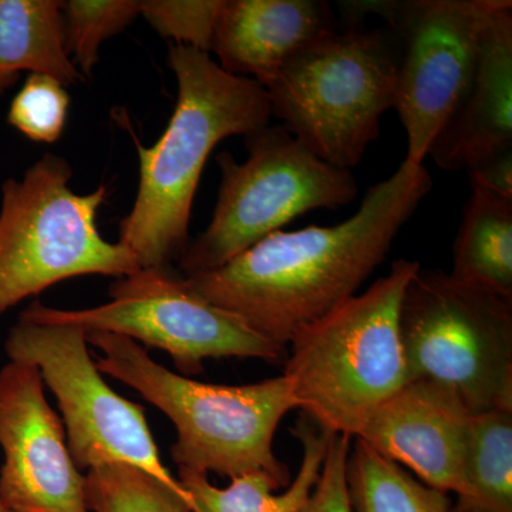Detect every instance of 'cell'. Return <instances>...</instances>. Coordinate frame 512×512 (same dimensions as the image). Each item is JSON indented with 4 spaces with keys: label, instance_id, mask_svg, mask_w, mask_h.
Wrapping results in <instances>:
<instances>
[{
    "label": "cell",
    "instance_id": "1",
    "mask_svg": "<svg viewBox=\"0 0 512 512\" xmlns=\"http://www.w3.org/2000/svg\"><path fill=\"white\" fill-rule=\"evenodd\" d=\"M433 188L427 168L402 163L333 227L278 231L215 271L184 276L192 292L286 348L303 328L356 295Z\"/></svg>",
    "mask_w": 512,
    "mask_h": 512
},
{
    "label": "cell",
    "instance_id": "2",
    "mask_svg": "<svg viewBox=\"0 0 512 512\" xmlns=\"http://www.w3.org/2000/svg\"><path fill=\"white\" fill-rule=\"evenodd\" d=\"M168 66L177 79V104L153 147L136 143V201L120 222L119 242L140 268L180 261L190 245L192 202L208 157L224 138L247 137L272 117L265 87L225 72L210 53L173 45Z\"/></svg>",
    "mask_w": 512,
    "mask_h": 512
},
{
    "label": "cell",
    "instance_id": "3",
    "mask_svg": "<svg viewBox=\"0 0 512 512\" xmlns=\"http://www.w3.org/2000/svg\"><path fill=\"white\" fill-rule=\"evenodd\" d=\"M87 343L103 352L96 356L101 373L133 387L173 421L171 457L178 468L231 480L265 474L278 488L291 483L274 453L279 423L298 409L284 375L242 386L201 383L158 365L126 336L93 330Z\"/></svg>",
    "mask_w": 512,
    "mask_h": 512
},
{
    "label": "cell",
    "instance_id": "4",
    "mask_svg": "<svg viewBox=\"0 0 512 512\" xmlns=\"http://www.w3.org/2000/svg\"><path fill=\"white\" fill-rule=\"evenodd\" d=\"M419 262L397 259L389 274L296 333L284 376L319 429L356 439L377 407L409 382L400 305Z\"/></svg>",
    "mask_w": 512,
    "mask_h": 512
},
{
    "label": "cell",
    "instance_id": "5",
    "mask_svg": "<svg viewBox=\"0 0 512 512\" xmlns=\"http://www.w3.org/2000/svg\"><path fill=\"white\" fill-rule=\"evenodd\" d=\"M397 60L392 30L346 22L303 47L266 84L272 117L320 160L350 170L394 109Z\"/></svg>",
    "mask_w": 512,
    "mask_h": 512
},
{
    "label": "cell",
    "instance_id": "6",
    "mask_svg": "<svg viewBox=\"0 0 512 512\" xmlns=\"http://www.w3.org/2000/svg\"><path fill=\"white\" fill-rule=\"evenodd\" d=\"M72 178L66 158L46 153L20 180L2 185L0 315L66 279H120L140 269L130 249L106 241L97 228L106 185L76 194Z\"/></svg>",
    "mask_w": 512,
    "mask_h": 512
},
{
    "label": "cell",
    "instance_id": "7",
    "mask_svg": "<svg viewBox=\"0 0 512 512\" xmlns=\"http://www.w3.org/2000/svg\"><path fill=\"white\" fill-rule=\"evenodd\" d=\"M245 143L244 163L228 151L217 156L214 215L178 261L181 275L215 271L299 215L336 210L357 197L352 171L320 160L281 124L249 134Z\"/></svg>",
    "mask_w": 512,
    "mask_h": 512
},
{
    "label": "cell",
    "instance_id": "8",
    "mask_svg": "<svg viewBox=\"0 0 512 512\" xmlns=\"http://www.w3.org/2000/svg\"><path fill=\"white\" fill-rule=\"evenodd\" d=\"M399 326L409 382L444 384L473 414L512 409V298L420 268Z\"/></svg>",
    "mask_w": 512,
    "mask_h": 512
},
{
    "label": "cell",
    "instance_id": "9",
    "mask_svg": "<svg viewBox=\"0 0 512 512\" xmlns=\"http://www.w3.org/2000/svg\"><path fill=\"white\" fill-rule=\"evenodd\" d=\"M110 302L64 311L33 302L19 318L109 332L164 350L183 376L198 375L210 357L278 360L285 348L249 328L244 320L205 301L170 265L140 268L109 288Z\"/></svg>",
    "mask_w": 512,
    "mask_h": 512
},
{
    "label": "cell",
    "instance_id": "10",
    "mask_svg": "<svg viewBox=\"0 0 512 512\" xmlns=\"http://www.w3.org/2000/svg\"><path fill=\"white\" fill-rule=\"evenodd\" d=\"M503 0L352 2L375 12L396 37L394 110L407 136L403 163L421 167L431 143L473 79L485 29Z\"/></svg>",
    "mask_w": 512,
    "mask_h": 512
},
{
    "label": "cell",
    "instance_id": "11",
    "mask_svg": "<svg viewBox=\"0 0 512 512\" xmlns=\"http://www.w3.org/2000/svg\"><path fill=\"white\" fill-rule=\"evenodd\" d=\"M5 350L10 362L39 369L59 404L67 446L80 471L126 463L180 485L161 461L144 409L119 396L90 356L87 332L73 325L18 319Z\"/></svg>",
    "mask_w": 512,
    "mask_h": 512
},
{
    "label": "cell",
    "instance_id": "12",
    "mask_svg": "<svg viewBox=\"0 0 512 512\" xmlns=\"http://www.w3.org/2000/svg\"><path fill=\"white\" fill-rule=\"evenodd\" d=\"M43 386L28 363L9 360L0 370V503L10 512H90L86 474L74 464Z\"/></svg>",
    "mask_w": 512,
    "mask_h": 512
},
{
    "label": "cell",
    "instance_id": "13",
    "mask_svg": "<svg viewBox=\"0 0 512 512\" xmlns=\"http://www.w3.org/2000/svg\"><path fill=\"white\" fill-rule=\"evenodd\" d=\"M474 414L450 387L404 384L367 420L356 439L412 470L420 481L456 494L463 480Z\"/></svg>",
    "mask_w": 512,
    "mask_h": 512
},
{
    "label": "cell",
    "instance_id": "14",
    "mask_svg": "<svg viewBox=\"0 0 512 512\" xmlns=\"http://www.w3.org/2000/svg\"><path fill=\"white\" fill-rule=\"evenodd\" d=\"M512 151V2L503 0L485 29L473 79L431 143L441 170H473Z\"/></svg>",
    "mask_w": 512,
    "mask_h": 512
},
{
    "label": "cell",
    "instance_id": "15",
    "mask_svg": "<svg viewBox=\"0 0 512 512\" xmlns=\"http://www.w3.org/2000/svg\"><path fill=\"white\" fill-rule=\"evenodd\" d=\"M338 26L322 0H222L210 53L225 72L266 87L291 57Z\"/></svg>",
    "mask_w": 512,
    "mask_h": 512
},
{
    "label": "cell",
    "instance_id": "16",
    "mask_svg": "<svg viewBox=\"0 0 512 512\" xmlns=\"http://www.w3.org/2000/svg\"><path fill=\"white\" fill-rule=\"evenodd\" d=\"M292 433L302 446L301 466L281 494H274L278 485L265 474L232 478L227 488H220L208 481L207 474L178 468L177 480L190 498L192 512H302L318 483L333 434L306 416Z\"/></svg>",
    "mask_w": 512,
    "mask_h": 512
},
{
    "label": "cell",
    "instance_id": "17",
    "mask_svg": "<svg viewBox=\"0 0 512 512\" xmlns=\"http://www.w3.org/2000/svg\"><path fill=\"white\" fill-rule=\"evenodd\" d=\"M62 3L0 0V97L22 72L46 74L66 89L84 82L64 47Z\"/></svg>",
    "mask_w": 512,
    "mask_h": 512
},
{
    "label": "cell",
    "instance_id": "18",
    "mask_svg": "<svg viewBox=\"0 0 512 512\" xmlns=\"http://www.w3.org/2000/svg\"><path fill=\"white\" fill-rule=\"evenodd\" d=\"M470 185L448 275L512 298V197Z\"/></svg>",
    "mask_w": 512,
    "mask_h": 512
},
{
    "label": "cell",
    "instance_id": "19",
    "mask_svg": "<svg viewBox=\"0 0 512 512\" xmlns=\"http://www.w3.org/2000/svg\"><path fill=\"white\" fill-rule=\"evenodd\" d=\"M451 512H512V409L474 414Z\"/></svg>",
    "mask_w": 512,
    "mask_h": 512
},
{
    "label": "cell",
    "instance_id": "20",
    "mask_svg": "<svg viewBox=\"0 0 512 512\" xmlns=\"http://www.w3.org/2000/svg\"><path fill=\"white\" fill-rule=\"evenodd\" d=\"M353 440L346 468L353 512H451L447 493L424 484L365 441Z\"/></svg>",
    "mask_w": 512,
    "mask_h": 512
},
{
    "label": "cell",
    "instance_id": "21",
    "mask_svg": "<svg viewBox=\"0 0 512 512\" xmlns=\"http://www.w3.org/2000/svg\"><path fill=\"white\" fill-rule=\"evenodd\" d=\"M90 512H192L180 485L165 484L153 474L126 463H107L86 473Z\"/></svg>",
    "mask_w": 512,
    "mask_h": 512
},
{
    "label": "cell",
    "instance_id": "22",
    "mask_svg": "<svg viewBox=\"0 0 512 512\" xmlns=\"http://www.w3.org/2000/svg\"><path fill=\"white\" fill-rule=\"evenodd\" d=\"M140 15L138 0H70L62 3L64 47L80 74L93 76L100 46Z\"/></svg>",
    "mask_w": 512,
    "mask_h": 512
},
{
    "label": "cell",
    "instance_id": "23",
    "mask_svg": "<svg viewBox=\"0 0 512 512\" xmlns=\"http://www.w3.org/2000/svg\"><path fill=\"white\" fill-rule=\"evenodd\" d=\"M66 87L46 74H30L9 107L8 123L33 143L55 144L69 114Z\"/></svg>",
    "mask_w": 512,
    "mask_h": 512
},
{
    "label": "cell",
    "instance_id": "24",
    "mask_svg": "<svg viewBox=\"0 0 512 512\" xmlns=\"http://www.w3.org/2000/svg\"><path fill=\"white\" fill-rule=\"evenodd\" d=\"M222 0H146L140 15L158 35L175 45L210 53Z\"/></svg>",
    "mask_w": 512,
    "mask_h": 512
},
{
    "label": "cell",
    "instance_id": "25",
    "mask_svg": "<svg viewBox=\"0 0 512 512\" xmlns=\"http://www.w3.org/2000/svg\"><path fill=\"white\" fill-rule=\"evenodd\" d=\"M352 440L339 434L330 437L318 483L302 512H353L346 484Z\"/></svg>",
    "mask_w": 512,
    "mask_h": 512
},
{
    "label": "cell",
    "instance_id": "26",
    "mask_svg": "<svg viewBox=\"0 0 512 512\" xmlns=\"http://www.w3.org/2000/svg\"><path fill=\"white\" fill-rule=\"evenodd\" d=\"M470 181L512 197V151L498 154L468 171Z\"/></svg>",
    "mask_w": 512,
    "mask_h": 512
},
{
    "label": "cell",
    "instance_id": "27",
    "mask_svg": "<svg viewBox=\"0 0 512 512\" xmlns=\"http://www.w3.org/2000/svg\"><path fill=\"white\" fill-rule=\"evenodd\" d=\"M0 512H10L9 510H6L5 507H3V504L0 503Z\"/></svg>",
    "mask_w": 512,
    "mask_h": 512
}]
</instances>
